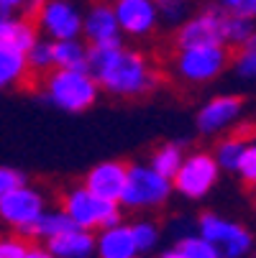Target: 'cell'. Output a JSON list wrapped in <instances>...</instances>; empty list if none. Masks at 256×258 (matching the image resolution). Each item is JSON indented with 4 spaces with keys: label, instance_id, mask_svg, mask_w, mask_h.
<instances>
[{
    "label": "cell",
    "instance_id": "obj_16",
    "mask_svg": "<svg viewBox=\"0 0 256 258\" xmlns=\"http://www.w3.org/2000/svg\"><path fill=\"white\" fill-rule=\"evenodd\" d=\"M54 258H95V233L72 228L44 243Z\"/></svg>",
    "mask_w": 256,
    "mask_h": 258
},
{
    "label": "cell",
    "instance_id": "obj_22",
    "mask_svg": "<svg viewBox=\"0 0 256 258\" xmlns=\"http://www.w3.org/2000/svg\"><path fill=\"white\" fill-rule=\"evenodd\" d=\"M72 228H75V225H72V220H69L59 207H49V210L39 217V223L31 228V235H28V238H39V240L46 243V240H52V238H57V235L72 230Z\"/></svg>",
    "mask_w": 256,
    "mask_h": 258
},
{
    "label": "cell",
    "instance_id": "obj_24",
    "mask_svg": "<svg viewBox=\"0 0 256 258\" xmlns=\"http://www.w3.org/2000/svg\"><path fill=\"white\" fill-rule=\"evenodd\" d=\"M253 33H256L253 21H243V18L226 13V21H223V46L226 49H241Z\"/></svg>",
    "mask_w": 256,
    "mask_h": 258
},
{
    "label": "cell",
    "instance_id": "obj_35",
    "mask_svg": "<svg viewBox=\"0 0 256 258\" xmlns=\"http://www.w3.org/2000/svg\"><path fill=\"white\" fill-rule=\"evenodd\" d=\"M157 258H182V253H179L177 248H169V250H162Z\"/></svg>",
    "mask_w": 256,
    "mask_h": 258
},
{
    "label": "cell",
    "instance_id": "obj_37",
    "mask_svg": "<svg viewBox=\"0 0 256 258\" xmlns=\"http://www.w3.org/2000/svg\"><path fill=\"white\" fill-rule=\"evenodd\" d=\"M136 258H146V255H136Z\"/></svg>",
    "mask_w": 256,
    "mask_h": 258
},
{
    "label": "cell",
    "instance_id": "obj_11",
    "mask_svg": "<svg viewBox=\"0 0 256 258\" xmlns=\"http://www.w3.org/2000/svg\"><path fill=\"white\" fill-rule=\"evenodd\" d=\"M243 115V97L238 95H213L195 115V128L202 136H223Z\"/></svg>",
    "mask_w": 256,
    "mask_h": 258
},
{
    "label": "cell",
    "instance_id": "obj_21",
    "mask_svg": "<svg viewBox=\"0 0 256 258\" xmlns=\"http://www.w3.org/2000/svg\"><path fill=\"white\" fill-rule=\"evenodd\" d=\"M182 161H185V151H182L179 143H162L151 151V159H149V166L162 174L164 179H174V174L179 171Z\"/></svg>",
    "mask_w": 256,
    "mask_h": 258
},
{
    "label": "cell",
    "instance_id": "obj_14",
    "mask_svg": "<svg viewBox=\"0 0 256 258\" xmlns=\"http://www.w3.org/2000/svg\"><path fill=\"white\" fill-rule=\"evenodd\" d=\"M82 39L87 46H97V44H111L123 39L121 28H118V18L113 11V3L108 0H95V3L82 13Z\"/></svg>",
    "mask_w": 256,
    "mask_h": 258
},
{
    "label": "cell",
    "instance_id": "obj_36",
    "mask_svg": "<svg viewBox=\"0 0 256 258\" xmlns=\"http://www.w3.org/2000/svg\"><path fill=\"white\" fill-rule=\"evenodd\" d=\"M251 192H253V197H256V184H253V189H251Z\"/></svg>",
    "mask_w": 256,
    "mask_h": 258
},
{
    "label": "cell",
    "instance_id": "obj_28",
    "mask_svg": "<svg viewBox=\"0 0 256 258\" xmlns=\"http://www.w3.org/2000/svg\"><path fill=\"white\" fill-rule=\"evenodd\" d=\"M182 258H221V253H218L205 238H200L197 233L195 235H182L174 245Z\"/></svg>",
    "mask_w": 256,
    "mask_h": 258
},
{
    "label": "cell",
    "instance_id": "obj_31",
    "mask_svg": "<svg viewBox=\"0 0 256 258\" xmlns=\"http://www.w3.org/2000/svg\"><path fill=\"white\" fill-rule=\"evenodd\" d=\"M218 6H221L228 16H236V18L256 23V0H221Z\"/></svg>",
    "mask_w": 256,
    "mask_h": 258
},
{
    "label": "cell",
    "instance_id": "obj_20",
    "mask_svg": "<svg viewBox=\"0 0 256 258\" xmlns=\"http://www.w3.org/2000/svg\"><path fill=\"white\" fill-rule=\"evenodd\" d=\"M54 69H85L87 72V44L82 39L75 41H52Z\"/></svg>",
    "mask_w": 256,
    "mask_h": 258
},
{
    "label": "cell",
    "instance_id": "obj_33",
    "mask_svg": "<svg viewBox=\"0 0 256 258\" xmlns=\"http://www.w3.org/2000/svg\"><path fill=\"white\" fill-rule=\"evenodd\" d=\"M23 6H26V0H0V23L8 21V18L21 16Z\"/></svg>",
    "mask_w": 256,
    "mask_h": 258
},
{
    "label": "cell",
    "instance_id": "obj_6",
    "mask_svg": "<svg viewBox=\"0 0 256 258\" xmlns=\"http://www.w3.org/2000/svg\"><path fill=\"white\" fill-rule=\"evenodd\" d=\"M197 235L221 253V258H246L253 250L251 230L218 212H202L197 217Z\"/></svg>",
    "mask_w": 256,
    "mask_h": 258
},
{
    "label": "cell",
    "instance_id": "obj_9",
    "mask_svg": "<svg viewBox=\"0 0 256 258\" xmlns=\"http://www.w3.org/2000/svg\"><path fill=\"white\" fill-rule=\"evenodd\" d=\"M33 21L41 39L49 41L82 39V11L72 0H44Z\"/></svg>",
    "mask_w": 256,
    "mask_h": 258
},
{
    "label": "cell",
    "instance_id": "obj_4",
    "mask_svg": "<svg viewBox=\"0 0 256 258\" xmlns=\"http://www.w3.org/2000/svg\"><path fill=\"white\" fill-rule=\"evenodd\" d=\"M231 49L223 44H208V46H192L179 49L172 56V72L179 82L200 87L213 80H218L231 67Z\"/></svg>",
    "mask_w": 256,
    "mask_h": 258
},
{
    "label": "cell",
    "instance_id": "obj_26",
    "mask_svg": "<svg viewBox=\"0 0 256 258\" xmlns=\"http://www.w3.org/2000/svg\"><path fill=\"white\" fill-rule=\"evenodd\" d=\"M26 59H28V67H31V75H33V80L44 77L46 72H52V69H54L52 41H49V39H39V41H36V44L28 49Z\"/></svg>",
    "mask_w": 256,
    "mask_h": 258
},
{
    "label": "cell",
    "instance_id": "obj_15",
    "mask_svg": "<svg viewBox=\"0 0 256 258\" xmlns=\"http://www.w3.org/2000/svg\"><path fill=\"white\" fill-rule=\"evenodd\" d=\"M33 82L31 67L23 51L0 44V90H18Z\"/></svg>",
    "mask_w": 256,
    "mask_h": 258
},
{
    "label": "cell",
    "instance_id": "obj_32",
    "mask_svg": "<svg viewBox=\"0 0 256 258\" xmlns=\"http://www.w3.org/2000/svg\"><path fill=\"white\" fill-rule=\"evenodd\" d=\"M26 184V176L21 169H13V166H0V200H3L8 192L18 189Z\"/></svg>",
    "mask_w": 256,
    "mask_h": 258
},
{
    "label": "cell",
    "instance_id": "obj_25",
    "mask_svg": "<svg viewBox=\"0 0 256 258\" xmlns=\"http://www.w3.org/2000/svg\"><path fill=\"white\" fill-rule=\"evenodd\" d=\"M231 67H233L238 80L256 82V33L241 49H236V54L231 56Z\"/></svg>",
    "mask_w": 256,
    "mask_h": 258
},
{
    "label": "cell",
    "instance_id": "obj_10",
    "mask_svg": "<svg viewBox=\"0 0 256 258\" xmlns=\"http://www.w3.org/2000/svg\"><path fill=\"white\" fill-rule=\"evenodd\" d=\"M223 21L226 11L221 6H205L195 11L179 28H174V51L208 46V44H223Z\"/></svg>",
    "mask_w": 256,
    "mask_h": 258
},
{
    "label": "cell",
    "instance_id": "obj_1",
    "mask_svg": "<svg viewBox=\"0 0 256 258\" xmlns=\"http://www.w3.org/2000/svg\"><path fill=\"white\" fill-rule=\"evenodd\" d=\"M87 72L97 87L118 100H138L151 95L162 75L143 51L123 46V39L87 46Z\"/></svg>",
    "mask_w": 256,
    "mask_h": 258
},
{
    "label": "cell",
    "instance_id": "obj_8",
    "mask_svg": "<svg viewBox=\"0 0 256 258\" xmlns=\"http://www.w3.org/2000/svg\"><path fill=\"white\" fill-rule=\"evenodd\" d=\"M218 179H221V169H218L213 154L208 151H192L185 156L179 171L172 179V189L182 195L185 200H202L208 197Z\"/></svg>",
    "mask_w": 256,
    "mask_h": 258
},
{
    "label": "cell",
    "instance_id": "obj_12",
    "mask_svg": "<svg viewBox=\"0 0 256 258\" xmlns=\"http://www.w3.org/2000/svg\"><path fill=\"white\" fill-rule=\"evenodd\" d=\"M113 11L121 36H128V39H146L162 23L157 0H113Z\"/></svg>",
    "mask_w": 256,
    "mask_h": 258
},
{
    "label": "cell",
    "instance_id": "obj_23",
    "mask_svg": "<svg viewBox=\"0 0 256 258\" xmlns=\"http://www.w3.org/2000/svg\"><path fill=\"white\" fill-rule=\"evenodd\" d=\"M131 233H133V243L138 255H146L149 250H154L162 240V228L149 217H138L131 223Z\"/></svg>",
    "mask_w": 256,
    "mask_h": 258
},
{
    "label": "cell",
    "instance_id": "obj_34",
    "mask_svg": "<svg viewBox=\"0 0 256 258\" xmlns=\"http://www.w3.org/2000/svg\"><path fill=\"white\" fill-rule=\"evenodd\" d=\"M26 258H54V255H52V253L46 250V245H39V243H31V248H28Z\"/></svg>",
    "mask_w": 256,
    "mask_h": 258
},
{
    "label": "cell",
    "instance_id": "obj_3",
    "mask_svg": "<svg viewBox=\"0 0 256 258\" xmlns=\"http://www.w3.org/2000/svg\"><path fill=\"white\" fill-rule=\"evenodd\" d=\"M59 210L72 220V225L95 233V230H111L123 225V212L121 205L105 202L100 197H95L92 192H87L82 184L80 187H72L62 195V205Z\"/></svg>",
    "mask_w": 256,
    "mask_h": 258
},
{
    "label": "cell",
    "instance_id": "obj_2",
    "mask_svg": "<svg viewBox=\"0 0 256 258\" xmlns=\"http://www.w3.org/2000/svg\"><path fill=\"white\" fill-rule=\"evenodd\" d=\"M33 82L41 87V97L52 107L72 115L90 110L100 97L97 82L85 69H52Z\"/></svg>",
    "mask_w": 256,
    "mask_h": 258
},
{
    "label": "cell",
    "instance_id": "obj_7",
    "mask_svg": "<svg viewBox=\"0 0 256 258\" xmlns=\"http://www.w3.org/2000/svg\"><path fill=\"white\" fill-rule=\"evenodd\" d=\"M46 210H49L46 195L39 187L23 184V187L8 192L3 200H0V223L8 225L11 230H16V235L28 240L31 228L39 223V217Z\"/></svg>",
    "mask_w": 256,
    "mask_h": 258
},
{
    "label": "cell",
    "instance_id": "obj_13",
    "mask_svg": "<svg viewBox=\"0 0 256 258\" xmlns=\"http://www.w3.org/2000/svg\"><path fill=\"white\" fill-rule=\"evenodd\" d=\"M126 179H128V164H123L118 159H108V161L95 164L85 174L82 187L105 202L118 205L123 197V189H126Z\"/></svg>",
    "mask_w": 256,
    "mask_h": 258
},
{
    "label": "cell",
    "instance_id": "obj_29",
    "mask_svg": "<svg viewBox=\"0 0 256 258\" xmlns=\"http://www.w3.org/2000/svg\"><path fill=\"white\" fill-rule=\"evenodd\" d=\"M236 176L243 181V184H256V143H248V149L243 151L241 161H238V169H236Z\"/></svg>",
    "mask_w": 256,
    "mask_h": 258
},
{
    "label": "cell",
    "instance_id": "obj_17",
    "mask_svg": "<svg viewBox=\"0 0 256 258\" xmlns=\"http://www.w3.org/2000/svg\"><path fill=\"white\" fill-rule=\"evenodd\" d=\"M95 255L97 258H136L138 250L133 243L131 225L123 223L111 230H100L95 235Z\"/></svg>",
    "mask_w": 256,
    "mask_h": 258
},
{
    "label": "cell",
    "instance_id": "obj_27",
    "mask_svg": "<svg viewBox=\"0 0 256 258\" xmlns=\"http://www.w3.org/2000/svg\"><path fill=\"white\" fill-rule=\"evenodd\" d=\"M157 11H159V21L174 28H179L195 13L192 0H157Z\"/></svg>",
    "mask_w": 256,
    "mask_h": 258
},
{
    "label": "cell",
    "instance_id": "obj_5",
    "mask_svg": "<svg viewBox=\"0 0 256 258\" xmlns=\"http://www.w3.org/2000/svg\"><path fill=\"white\" fill-rule=\"evenodd\" d=\"M172 181L157 174L149 164H128V179L121 197V207L126 210H159L172 197Z\"/></svg>",
    "mask_w": 256,
    "mask_h": 258
},
{
    "label": "cell",
    "instance_id": "obj_30",
    "mask_svg": "<svg viewBox=\"0 0 256 258\" xmlns=\"http://www.w3.org/2000/svg\"><path fill=\"white\" fill-rule=\"evenodd\" d=\"M31 243L21 235H0V258H26Z\"/></svg>",
    "mask_w": 256,
    "mask_h": 258
},
{
    "label": "cell",
    "instance_id": "obj_18",
    "mask_svg": "<svg viewBox=\"0 0 256 258\" xmlns=\"http://www.w3.org/2000/svg\"><path fill=\"white\" fill-rule=\"evenodd\" d=\"M39 39H41V33L36 28V21L26 18L23 13L0 23V44H8V46H13L23 54H28V49Z\"/></svg>",
    "mask_w": 256,
    "mask_h": 258
},
{
    "label": "cell",
    "instance_id": "obj_19",
    "mask_svg": "<svg viewBox=\"0 0 256 258\" xmlns=\"http://www.w3.org/2000/svg\"><path fill=\"white\" fill-rule=\"evenodd\" d=\"M248 131H236V133H228L223 136L221 141L215 143V149H213V159L218 164V169L221 171H228V174H236L238 169V161L243 156V151L248 149Z\"/></svg>",
    "mask_w": 256,
    "mask_h": 258
}]
</instances>
